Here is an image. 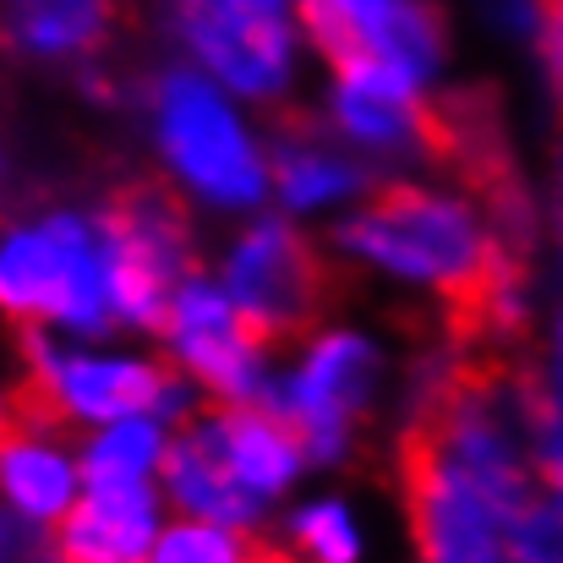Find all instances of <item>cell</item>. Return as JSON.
Wrapping results in <instances>:
<instances>
[{"label": "cell", "instance_id": "6da1fadb", "mask_svg": "<svg viewBox=\"0 0 563 563\" xmlns=\"http://www.w3.org/2000/svg\"><path fill=\"white\" fill-rule=\"evenodd\" d=\"M345 257L394 285L438 290L465 307H493L504 290L493 224L454 191L388 187L340 224Z\"/></svg>", "mask_w": 563, "mask_h": 563}, {"label": "cell", "instance_id": "7a4b0ae2", "mask_svg": "<svg viewBox=\"0 0 563 563\" xmlns=\"http://www.w3.org/2000/svg\"><path fill=\"white\" fill-rule=\"evenodd\" d=\"M154 143L176 187L208 208H257L268 197V159H263L252 121L197 66L159 77Z\"/></svg>", "mask_w": 563, "mask_h": 563}, {"label": "cell", "instance_id": "3957f363", "mask_svg": "<svg viewBox=\"0 0 563 563\" xmlns=\"http://www.w3.org/2000/svg\"><path fill=\"white\" fill-rule=\"evenodd\" d=\"M0 312L27 329L104 334V241L99 219L38 213L0 235Z\"/></svg>", "mask_w": 563, "mask_h": 563}, {"label": "cell", "instance_id": "277c9868", "mask_svg": "<svg viewBox=\"0 0 563 563\" xmlns=\"http://www.w3.org/2000/svg\"><path fill=\"white\" fill-rule=\"evenodd\" d=\"M27 394H33V416L55 421H126V416H181L191 399L187 377L165 373L148 356H121V351H77V345H55L49 334L27 340Z\"/></svg>", "mask_w": 563, "mask_h": 563}, {"label": "cell", "instance_id": "5b68a950", "mask_svg": "<svg viewBox=\"0 0 563 563\" xmlns=\"http://www.w3.org/2000/svg\"><path fill=\"white\" fill-rule=\"evenodd\" d=\"M377 377H383V356H377L373 340L356 334V329H329V334L307 340L301 362L279 383H268L263 410H274L296 432L307 465L312 460L329 465V460L345 454L356 416L367 410Z\"/></svg>", "mask_w": 563, "mask_h": 563}, {"label": "cell", "instance_id": "8992f818", "mask_svg": "<svg viewBox=\"0 0 563 563\" xmlns=\"http://www.w3.org/2000/svg\"><path fill=\"white\" fill-rule=\"evenodd\" d=\"M176 22L197 71L230 99L285 104L301 77V33L290 11L224 5V0H176Z\"/></svg>", "mask_w": 563, "mask_h": 563}, {"label": "cell", "instance_id": "52a82bcc", "mask_svg": "<svg viewBox=\"0 0 563 563\" xmlns=\"http://www.w3.org/2000/svg\"><path fill=\"white\" fill-rule=\"evenodd\" d=\"M110 329H159L170 290L187 279V219L159 191H132L99 219Z\"/></svg>", "mask_w": 563, "mask_h": 563}, {"label": "cell", "instance_id": "ba28073f", "mask_svg": "<svg viewBox=\"0 0 563 563\" xmlns=\"http://www.w3.org/2000/svg\"><path fill=\"white\" fill-rule=\"evenodd\" d=\"M176 362L187 367V383L208 388L219 405H263L274 367L268 340L230 307V296L213 279H181L159 318Z\"/></svg>", "mask_w": 563, "mask_h": 563}, {"label": "cell", "instance_id": "9c48e42d", "mask_svg": "<svg viewBox=\"0 0 563 563\" xmlns=\"http://www.w3.org/2000/svg\"><path fill=\"white\" fill-rule=\"evenodd\" d=\"M219 290L230 296V307L263 334V340H285L301 334L329 285H323V263L307 246V235L290 219H257L235 235L230 257H224V279Z\"/></svg>", "mask_w": 563, "mask_h": 563}, {"label": "cell", "instance_id": "30bf717a", "mask_svg": "<svg viewBox=\"0 0 563 563\" xmlns=\"http://www.w3.org/2000/svg\"><path fill=\"white\" fill-rule=\"evenodd\" d=\"M296 11L329 66L367 55L427 82L443 60V22L427 0H296Z\"/></svg>", "mask_w": 563, "mask_h": 563}, {"label": "cell", "instance_id": "8fae6325", "mask_svg": "<svg viewBox=\"0 0 563 563\" xmlns=\"http://www.w3.org/2000/svg\"><path fill=\"white\" fill-rule=\"evenodd\" d=\"M329 121L351 148H367V154H405L432 137V110L421 99V82L367 55L334 60Z\"/></svg>", "mask_w": 563, "mask_h": 563}, {"label": "cell", "instance_id": "7c38bea8", "mask_svg": "<svg viewBox=\"0 0 563 563\" xmlns=\"http://www.w3.org/2000/svg\"><path fill=\"white\" fill-rule=\"evenodd\" d=\"M159 487H82L77 504L60 515V563H148L159 542Z\"/></svg>", "mask_w": 563, "mask_h": 563}, {"label": "cell", "instance_id": "4fadbf2b", "mask_svg": "<svg viewBox=\"0 0 563 563\" xmlns=\"http://www.w3.org/2000/svg\"><path fill=\"white\" fill-rule=\"evenodd\" d=\"M82 493V471L77 454L55 438V427L44 416H11L0 432V504L22 520L60 526V515L77 504Z\"/></svg>", "mask_w": 563, "mask_h": 563}, {"label": "cell", "instance_id": "5bb4252c", "mask_svg": "<svg viewBox=\"0 0 563 563\" xmlns=\"http://www.w3.org/2000/svg\"><path fill=\"white\" fill-rule=\"evenodd\" d=\"M159 476H165L170 504H181V509H187V520H208V526L241 531V526H252V520L263 515V509L246 498V487L235 482V471H230V460H224V443H219L213 416L187 421V427L165 443Z\"/></svg>", "mask_w": 563, "mask_h": 563}, {"label": "cell", "instance_id": "9a60e30c", "mask_svg": "<svg viewBox=\"0 0 563 563\" xmlns=\"http://www.w3.org/2000/svg\"><path fill=\"white\" fill-rule=\"evenodd\" d=\"M213 427H219V443H224V460H230L235 482L246 487V498L257 509L274 504L307 471V454H301L296 432L263 405H219Z\"/></svg>", "mask_w": 563, "mask_h": 563}, {"label": "cell", "instance_id": "2e32d148", "mask_svg": "<svg viewBox=\"0 0 563 563\" xmlns=\"http://www.w3.org/2000/svg\"><path fill=\"white\" fill-rule=\"evenodd\" d=\"M5 33L38 60H77L110 33V0H0Z\"/></svg>", "mask_w": 563, "mask_h": 563}, {"label": "cell", "instance_id": "e0dca14e", "mask_svg": "<svg viewBox=\"0 0 563 563\" xmlns=\"http://www.w3.org/2000/svg\"><path fill=\"white\" fill-rule=\"evenodd\" d=\"M274 187L285 197V208L296 213H318V208H340L351 202L356 191L367 187L362 165L318 137H290L279 143V159H274Z\"/></svg>", "mask_w": 563, "mask_h": 563}, {"label": "cell", "instance_id": "ac0fdd59", "mask_svg": "<svg viewBox=\"0 0 563 563\" xmlns=\"http://www.w3.org/2000/svg\"><path fill=\"white\" fill-rule=\"evenodd\" d=\"M170 427L159 416H126L110 421L88 438V449L77 454L82 487H132V482H154L159 460H165Z\"/></svg>", "mask_w": 563, "mask_h": 563}, {"label": "cell", "instance_id": "d6986e66", "mask_svg": "<svg viewBox=\"0 0 563 563\" xmlns=\"http://www.w3.org/2000/svg\"><path fill=\"white\" fill-rule=\"evenodd\" d=\"M290 542L301 563H362V526L351 520L345 504L323 498V504H307L296 520H290Z\"/></svg>", "mask_w": 563, "mask_h": 563}, {"label": "cell", "instance_id": "ffe728a7", "mask_svg": "<svg viewBox=\"0 0 563 563\" xmlns=\"http://www.w3.org/2000/svg\"><path fill=\"white\" fill-rule=\"evenodd\" d=\"M148 563H252V548L241 542V531L208 526V520H181L165 526Z\"/></svg>", "mask_w": 563, "mask_h": 563}, {"label": "cell", "instance_id": "44dd1931", "mask_svg": "<svg viewBox=\"0 0 563 563\" xmlns=\"http://www.w3.org/2000/svg\"><path fill=\"white\" fill-rule=\"evenodd\" d=\"M33 553H38V526L0 504V563H33Z\"/></svg>", "mask_w": 563, "mask_h": 563}, {"label": "cell", "instance_id": "7402d4cb", "mask_svg": "<svg viewBox=\"0 0 563 563\" xmlns=\"http://www.w3.org/2000/svg\"><path fill=\"white\" fill-rule=\"evenodd\" d=\"M224 5H257V11H296V0H224Z\"/></svg>", "mask_w": 563, "mask_h": 563}, {"label": "cell", "instance_id": "603a6c76", "mask_svg": "<svg viewBox=\"0 0 563 563\" xmlns=\"http://www.w3.org/2000/svg\"><path fill=\"white\" fill-rule=\"evenodd\" d=\"M5 421H11V410H5V399H0V432H5Z\"/></svg>", "mask_w": 563, "mask_h": 563}]
</instances>
